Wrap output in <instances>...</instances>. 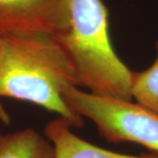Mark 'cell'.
<instances>
[{"instance_id": "1", "label": "cell", "mask_w": 158, "mask_h": 158, "mask_svg": "<svg viewBox=\"0 0 158 158\" xmlns=\"http://www.w3.org/2000/svg\"><path fill=\"white\" fill-rule=\"evenodd\" d=\"M67 86L78 87L77 74L53 35L0 36V97L33 103L81 127L83 118L63 99Z\"/></svg>"}, {"instance_id": "2", "label": "cell", "mask_w": 158, "mask_h": 158, "mask_svg": "<svg viewBox=\"0 0 158 158\" xmlns=\"http://www.w3.org/2000/svg\"><path fill=\"white\" fill-rule=\"evenodd\" d=\"M69 26L53 35L73 64L79 86L97 96L133 100V71L114 51L102 0H70Z\"/></svg>"}, {"instance_id": "3", "label": "cell", "mask_w": 158, "mask_h": 158, "mask_svg": "<svg viewBox=\"0 0 158 158\" xmlns=\"http://www.w3.org/2000/svg\"><path fill=\"white\" fill-rule=\"evenodd\" d=\"M62 97L108 142H134L158 154V113L133 100L97 96L77 86L65 87Z\"/></svg>"}, {"instance_id": "6", "label": "cell", "mask_w": 158, "mask_h": 158, "mask_svg": "<svg viewBox=\"0 0 158 158\" xmlns=\"http://www.w3.org/2000/svg\"><path fill=\"white\" fill-rule=\"evenodd\" d=\"M0 158H55L51 141L33 128L0 135Z\"/></svg>"}, {"instance_id": "4", "label": "cell", "mask_w": 158, "mask_h": 158, "mask_svg": "<svg viewBox=\"0 0 158 158\" xmlns=\"http://www.w3.org/2000/svg\"><path fill=\"white\" fill-rule=\"evenodd\" d=\"M70 0H0V36L47 34L69 28Z\"/></svg>"}, {"instance_id": "5", "label": "cell", "mask_w": 158, "mask_h": 158, "mask_svg": "<svg viewBox=\"0 0 158 158\" xmlns=\"http://www.w3.org/2000/svg\"><path fill=\"white\" fill-rule=\"evenodd\" d=\"M73 126L65 118L58 117L49 121L44 135L55 149V158H158L157 153L127 155L96 146L75 135Z\"/></svg>"}, {"instance_id": "7", "label": "cell", "mask_w": 158, "mask_h": 158, "mask_svg": "<svg viewBox=\"0 0 158 158\" xmlns=\"http://www.w3.org/2000/svg\"><path fill=\"white\" fill-rule=\"evenodd\" d=\"M156 57L150 67L132 77L131 95L140 104L158 113V42L156 43Z\"/></svg>"}]
</instances>
